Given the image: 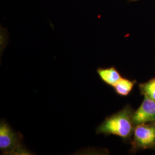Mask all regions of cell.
Masks as SVG:
<instances>
[{
  "label": "cell",
  "mask_w": 155,
  "mask_h": 155,
  "mask_svg": "<svg viewBox=\"0 0 155 155\" xmlns=\"http://www.w3.org/2000/svg\"><path fill=\"white\" fill-rule=\"evenodd\" d=\"M154 123H155V121H154Z\"/></svg>",
  "instance_id": "8"
},
{
  "label": "cell",
  "mask_w": 155,
  "mask_h": 155,
  "mask_svg": "<svg viewBox=\"0 0 155 155\" xmlns=\"http://www.w3.org/2000/svg\"><path fill=\"white\" fill-rule=\"evenodd\" d=\"M136 81L122 77L113 87L116 93L121 97H127L132 91Z\"/></svg>",
  "instance_id": "6"
},
{
  "label": "cell",
  "mask_w": 155,
  "mask_h": 155,
  "mask_svg": "<svg viewBox=\"0 0 155 155\" xmlns=\"http://www.w3.org/2000/svg\"><path fill=\"white\" fill-rule=\"evenodd\" d=\"M132 141V151L155 149V124H143L135 126Z\"/></svg>",
  "instance_id": "3"
},
{
  "label": "cell",
  "mask_w": 155,
  "mask_h": 155,
  "mask_svg": "<svg viewBox=\"0 0 155 155\" xmlns=\"http://www.w3.org/2000/svg\"><path fill=\"white\" fill-rule=\"evenodd\" d=\"M97 72L104 83L111 87H113L122 78L120 73L114 67L109 68L100 67L97 70Z\"/></svg>",
  "instance_id": "5"
},
{
  "label": "cell",
  "mask_w": 155,
  "mask_h": 155,
  "mask_svg": "<svg viewBox=\"0 0 155 155\" xmlns=\"http://www.w3.org/2000/svg\"><path fill=\"white\" fill-rule=\"evenodd\" d=\"M134 111L129 105L107 117L97 127V134L115 135L124 140L130 139L133 134L134 125L132 117Z\"/></svg>",
  "instance_id": "1"
},
{
  "label": "cell",
  "mask_w": 155,
  "mask_h": 155,
  "mask_svg": "<svg viewBox=\"0 0 155 155\" xmlns=\"http://www.w3.org/2000/svg\"><path fill=\"white\" fill-rule=\"evenodd\" d=\"M132 120L134 127L155 121V100L144 97L141 105L137 110L134 111Z\"/></svg>",
  "instance_id": "4"
},
{
  "label": "cell",
  "mask_w": 155,
  "mask_h": 155,
  "mask_svg": "<svg viewBox=\"0 0 155 155\" xmlns=\"http://www.w3.org/2000/svg\"><path fill=\"white\" fill-rule=\"evenodd\" d=\"M22 136L4 120L0 124V150L4 153L26 152L21 145Z\"/></svg>",
  "instance_id": "2"
},
{
  "label": "cell",
  "mask_w": 155,
  "mask_h": 155,
  "mask_svg": "<svg viewBox=\"0 0 155 155\" xmlns=\"http://www.w3.org/2000/svg\"><path fill=\"white\" fill-rule=\"evenodd\" d=\"M139 89L141 93L151 100H155V78L145 83L140 84Z\"/></svg>",
  "instance_id": "7"
}]
</instances>
